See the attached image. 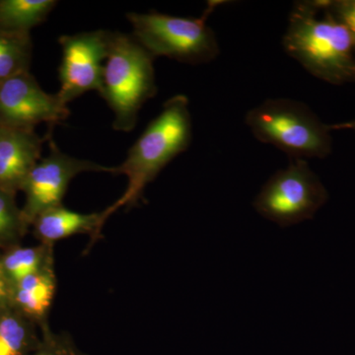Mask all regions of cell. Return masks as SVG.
<instances>
[{
	"label": "cell",
	"mask_w": 355,
	"mask_h": 355,
	"mask_svg": "<svg viewBox=\"0 0 355 355\" xmlns=\"http://www.w3.org/2000/svg\"><path fill=\"white\" fill-rule=\"evenodd\" d=\"M282 46L289 57L324 83H355V50L349 31L326 0L294 2Z\"/></svg>",
	"instance_id": "6da1fadb"
},
{
	"label": "cell",
	"mask_w": 355,
	"mask_h": 355,
	"mask_svg": "<svg viewBox=\"0 0 355 355\" xmlns=\"http://www.w3.org/2000/svg\"><path fill=\"white\" fill-rule=\"evenodd\" d=\"M189 105L188 97L184 95L170 98L161 113L130 147L125 160L114 167L113 174L128 177V188L118 200L101 211L102 226L121 207H133L137 203L147 184L173 159L190 147L193 123Z\"/></svg>",
	"instance_id": "7a4b0ae2"
},
{
	"label": "cell",
	"mask_w": 355,
	"mask_h": 355,
	"mask_svg": "<svg viewBox=\"0 0 355 355\" xmlns=\"http://www.w3.org/2000/svg\"><path fill=\"white\" fill-rule=\"evenodd\" d=\"M153 60L135 37L111 32L99 93L114 112L118 132H132L140 109L157 93Z\"/></svg>",
	"instance_id": "3957f363"
},
{
	"label": "cell",
	"mask_w": 355,
	"mask_h": 355,
	"mask_svg": "<svg viewBox=\"0 0 355 355\" xmlns=\"http://www.w3.org/2000/svg\"><path fill=\"white\" fill-rule=\"evenodd\" d=\"M245 123L259 141L277 147L289 158L323 159L333 150L330 125L296 100H266L247 112Z\"/></svg>",
	"instance_id": "277c9868"
},
{
	"label": "cell",
	"mask_w": 355,
	"mask_h": 355,
	"mask_svg": "<svg viewBox=\"0 0 355 355\" xmlns=\"http://www.w3.org/2000/svg\"><path fill=\"white\" fill-rule=\"evenodd\" d=\"M221 1L209 2L200 18L178 17L159 12L127 14L135 40L154 58L166 57L188 64L212 62L220 53L207 17Z\"/></svg>",
	"instance_id": "5b68a950"
},
{
	"label": "cell",
	"mask_w": 355,
	"mask_h": 355,
	"mask_svg": "<svg viewBox=\"0 0 355 355\" xmlns=\"http://www.w3.org/2000/svg\"><path fill=\"white\" fill-rule=\"evenodd\" d=\"M328 200V191L306 159L289 158L254 198V209L282 227L313 218Z\"/></svg>",
	"instance_id": "8992f818"
},
{
	"label": "cell",
	"mask_w": 355,
	"mask_h": 355,
	"mask_svg": "<svg viewBox=\"0 0 355 355\" xmlns=\"http://www.w3.org/2000/svg\"><path fill=\"white\" fill-rule=\"evenodd\" d=\"M48 135L50 153L33 168L22 187L25 205L22 207L26 220L31 227L32 222L44 210L62 205L70 182L81 173L108 172L113 174L114 167H106L72 157L60 150L51 135Z\"/></svg>",
	"instance_id": "52a82bcc"
},
{
	"label": "cell",
	"mask_w": 355,
	"mask_h": 355,
	"mask_svg": "<svg viewBox=\"0 0 355 355\" xmlns=\"http://www.w3.org/2000/svg\"><path fill=\"white\" fill-rule=\"evenodd\" d=\"M111 31L64 35L58 39L62 46V64L58 69L60 88L57 93L65 105L89 91L100 92L104 64L109 53Z\"/></svg>",
	"instance_id": "ba28073f"
},
{
	"label": "cell",
	"mask_w": 355,
	"mask_h": 355,
	"mask_svg": "<svg viewBox=\"0 0 355 355\" xmlns=\"http://www.w3.org/2000/svg\"><path fill=\"white\" fill-rule=\"evenodd\" d=\"M70 114L58 94L44 92L29 71L0 83V127L33 130L48 123L50 130Z\"/></svg>",
	"instance_id": "9c48e42d"
},
{
	"label": "cell",
	"mask_w": 355,
	"mask_h": 355,
	"mask_svg": "<svg viewBox=\"0 0 355 355\" xmlns=\"http://www.w3.org/2000/svg\"><path fill=\"white\" fill-rule=\"evenodd\" d=\"M43 141L33 130L0 128V187L22 190L33 168L41 160Z\"/></svg>",
	"instance_id": "30bf717a"
},
{
	"label": "cell",
	"mask_w": 355,
	"mask_h": 355,
	"mask_svg": "<svg viewBox=\"0 0 355 355\" xmlns=\"http://www.w3.org/2000/svg\"><path fill=\"white\" fill-rule=\"evenodd\" d=\"M31 227L33 234L41 244L55 246L60 240L87 234L92 246L101 238V212L79 214L60 205L40 214L32 222Z\"/></svg>",
	"instance_id": "8fae6325"
},
{
	"label": "cell",
	"mask_w": 355,
	"mask_h": 355,
	"mask_svg": "<svg viewBox=\"0 0 355 355\" xmlns=\"http://www.w3.org/2000/svg\"><path fill=\"white\" fill-rule=\"evenodd\" d=\"M57 291L55 263L14 284L10 302L38 324L42 331L50 329L49 313Z\"/></svg>",
	"instance_id": "7c38bea8"
},
{
	"label": "cell",
	"mask_w": 355,
	"mask_h": 355,
	"mask_svg": "<svg viewBox=\"0 0 355 355\" xmlns=\"http://www.w3.org/2000/svg\"><path fill=\"white\" fill-rule=\"evenodd\" d=\"M41 343L38 324L10 300L0 306V355H31Z\"/></svg>",
	"instance_id": "4fadbf2b"
},
{
	"label": "cell",
	"mask_w": 355,
	"mask_h": 355,
	"mask_svg": "<svg viewBox=\"0 0 355 355\" xmlns=\"http://www.w3.org/2000/svg\"><path fill=\"white\" fill-rule=\"evenodd\" d=\"M55 263V246L39 243L36 246L16 245L0 252V268L12 287L29 275Z\"/></svg>",
	"instance_id": "5bb4252c"
},
{
	"label": "cell",
	"mask_w": 355,
	"mask_h": 355,
	"mask_svg": "<svg viewBox=\"0 0 355 355\" xmlns=\"http://www.w3.org/2000/svg\"><path fill=\"white\" fill-rule=\"evenodd\" d=\"M58 1L53 0H0V30L27 33L48 17Z\"/></svg>",
	"instance_id": "9a60e30c"
},
{
	"label": "cell",
	"mask_w": 355,
	"mask_h": 355,
	"mask_svg": "<svg viewBox=\"0 0 355 355\" xmlns=\"http://www.w3.org/2000/svg\"><path fill=\"white\" fill-rule=\"evenodd\" d=\"M31 55L30 34L0 30V83L28 71Z\"/></svg>",
	"instance_id": "2e32d148"
},
{
	"label": "cell",
	"mask_w": 355,
	"mask_h": 355,
	"mask_svg": "<svg viewBox=\"0 0 355 355\" xmlns=\"http://www.w3.org/2000/svg\"><path fill=\"white\" fill-rule=\"evenodd\" d=\"M15 197L16 193L0 187V252L20 245L29 231V223Z\"/></svg>",
	"instance_id": "e0dca14e"
},
{
	"label": "cell",
	"mask_w": 355,
	"mask_h": 355,
	"mask_svg": "<svg viewBox=\"0 0 355 355\" xmlns=\"http://www.w3.org/2000/svg\"><path fill=\"white\" fill-rule=\"evenodd\" d=\"M42 343L31 355H88L67 333H53L50 329L42 331Z\"/></svg>",
	"instance_id": "ac0fdd59"
},
{
	"label": "cell",
	"mask_w": 355,
	"mask_h": 355,
	"mask_svg": "<svg viewBox=\"0 0 355 355\" xmlns=\"http://www.w3.org/2000/svg\"><path fill=\"white\" fill-rule=\"evenodd\" d=\"M326 3L334 17L347 28L355 50V0H326Z\"/></svg>",
	"instance_id": "d6986e66"
},
{
	"label": "cell",
	"mask_w": 355,
	"mask_h": 355,
	"mask_svg": "<svg viewBox=\"0 0 355 355\" xmlns=\"http://www.w3.org/2000/svg\"><path fill=\"white\" fill-rule=\"evenodd\" d=\"M10 284H8L0 268V306L10 300Z\"/></svg>",
	"instance_id": "ffe728a7"
},
{
	"label": "cell",
	"mask_w": 355,
	"mask_h": 355,
	"mask_svg": "<svg viewBox=\"0 0 355 355\" xmlns=\"http://www.w3.org/2000/svg\"><path fill=\"white\" fill-rule=\"evenodd\" d=\"M330 128L331 132L333 130H352L355 133V119L352 121H345V123L330 125Z\"/></svg>",
	"instance_id": "44dd1931"
},
{
	"label": "cell",
	"mask_w": 355,
	"mask_h": 355,
	"mask_svg": "<svg viewBox=\"0 0 355 355\" xmlns=\"http://www.w3.org/2000/svg\"><path fill=\"white\" fill-rule=\"evenodd\" d=\"M0 128H1V127H0Z\"/></svg>",
	"instance_id": "7402d4cb"
}]
</instances>
